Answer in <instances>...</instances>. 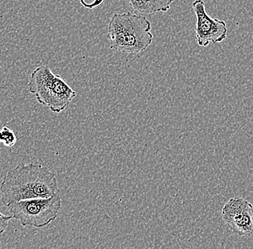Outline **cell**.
<instances>
[{
  "mask_svg": "<svg viewBox=\"0 0 253 249\" xmlns=\"http://www.w3.org/2000/svg\"><path fill=\"white\" fill-rule=\"evenodd\" d=\"M173 1L174 0H128L134 11L147 15L167 12Z\"/></svg>",
  "mask_w": 253,
  "mask_h": 249,
  "instance_id": "obj_7",
  "label": "cell"
},
{
  "mask_svg": "<svg viewBox=\"0 0 253 249\" xmlns=\"http://www.w3.org/2000/svg\"><path fill=\"white\" fill-rule=\"evenodd\" d=\"M17 141L15 133L8 127H4L0 131V142H2L4 145L12 146Z\"/></svg>",
  "mask_w": 253,
  "mask_h": 249,
  "instance_id": "obj_8",
  "label": "cell"
},
{
  "mask_svg": "<svg viewBox=\"0 0 253 249\" xmlns=\"http://www.w3.org/2000/svg\"><path fill=\"white\" fill-rule=\"evenodd\" d=\"M80 2L82 3V4L84 5L85 3V0H80Z\"/></svg>",
  "mask_w": 253,
  "mask_h": 249,
  "instance_id": "obj_10",
  "label": "cell"
},
{
  "mask_svg": "<svg viewBox=\"0 0 253 249\" xmlns=\"http://www.w3.org/2000/svg\"><path fill=\"white\" fill-rule=\"evenodd\" d=\"M146 17L131 12L114 14L108 25L110 48L126 54H139L151 45L153 35Z\"/></svg>",
  "mask_w": 253,
  "mask_h": 249,
  "instance_id": "obj_2",
  "label": "cell"
},
{
  "mask_svg": "<svg viewBox=\"0 0 253 249\" xmlns=\"http://www.w3.org/2000/svg\"><path fill=\"white\" fill-rule=\"evenodd\" d=\"M192 9L197 17L195 32L199 46L207 47L210 43H218L227 38L228 29L225 22L210 17L203 0H195Z\"/></svg>",
  "mask_w": 253,
  "mask_h": 249,
  "instance_id": "obj_5",
  "label": "cell"
},
{
  "mask_svg": "<svg viewBox=\"0 0 253 249\" xmlns=\"http://www.w3.org/2000/svg\"><path fill=\"white\" fill-rule=\"evenodd\" d=\"M0 192L6 207L15 202L61 193L54 172L34 163H20L9 170L0 183Z\"/></svg>",
  "mask_w": 253,
  "mask_h": 249,
  "instance_id": "obj_1",
  "label": "cell"
},
{
  "mask_svg": "<svg viewBox=\"0 0 253 249\" xmlns=\"http://www.w3.org/2000/svg\"><path fill=\"white\" fill-rule=\"evenodd\" d=\"M222 218L229 229L238 236L253 234V205L245 198L235 197L229 200L222 209Z\"/></svg>",
  "mask_w": 253,
  "mask_h": 249,
  "instance_id": "obj_6",
  "label": "cell"
},
{
  "mask_svg": "<svg viewBox=\"0 0 253 249\" xmlns=\"http://www.w3.org/2000/svg\"><path fill=\"white\" fill-rule=\"evenodd\" d=\"M12 219V215H6L0 212V235L7 230L9 220Z\"/></svg>",
  "mask_w": 253,
  "mask_h": 249,
  "instance_id": "obj_9",
  "label": "cell"
},
{
  "mask_svg": "<svg viewBox=\"0 0 253 249\" xmlns=\"http://www.w3.org/2000/svg\"><path fill=\"white\" fill-rule=\"evenodd\" d=\"M62 205L61 193L48 198H31L7 206L12 218L23 226L44 228L55 220Z\"/></svg>",
  "mask_w": 253,
  "mask_h": 249,
  "instance_id": "obj_4",
  "label": "cell"
},
{
  "mask_svg": "<svg viewBox=\"0 0 253 249\" xmlns=\"http://www.w3.org/2000/svg\"><path fill=\"white\" fill-rule=\"evenodd\" d=\"M28 89L41 105L54 113L64 111L77 93L61 75L52 71L47 66L36 68L28 80Z\"/></svg>",
  "mask_w": 253,
  "mask_h": 249,
  "instance_id": "obj_3",
  "label": "cell"
}]
</instances>
